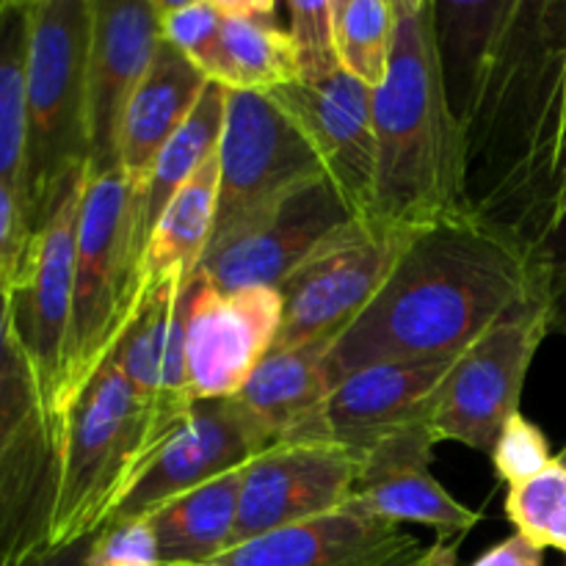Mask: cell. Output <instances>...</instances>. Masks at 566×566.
<instances>
[{
    "instance_id": "obj_28",
    "label": "cell",
    "mask_w": 566,
    "mask_h": 566,
    "mask_svg": "<svg viewBox=\"0 0 566 566\" xmlns=\"http://www.w3.org/2000/svg\"><path fill=\"white\" fill-rule=\"evenodd\" d=\"M31 0H0V182L20 191Z\"/></svg>"
},
{
    "instance_id": "obj_12",
    "label": "cell",
    "mask_w": 566,
    "mask_h": 566,
    "mask_svg": "<svg viewBox=\"0 0 566 566\" xmlns=\"http://www.w3.org/2000/svg\"><path fill=\"white\" fill-rule=\"evenodd\" d=\"M219 166L213 235L280 193L326 175L296 122L269 94L252 92L227 94Z\"/></svg>"
},
{
    "instance_id": "obj_32",
    "label": "cell",
    "mask_w": 566,
    "mask_h": 566,
    "mask_svg": "<svg viewBox=\"0 0 566 566\" xmlns=\"http://www.w3.org/2000/svg\"><path fill=\"white\" fill-rule=\"evenodd\" d=\"M287 33L296 48L298 77L337 66L332 0H287Z\"/></svg>"
},
{
    "instance_id": "obj_15",
    "label": "cell",
    "mask_w": 566,
    "mask_h": 566,
    "mask_svg": "<svg viewBox=\"0 0 566 566\" xmlns=\"http://www.w3.org/2000/svg\"><path fill=\"white\" fill-rule=\"evenodd\" d=\"M457 547L423 545L401 525L348 506L241 542L205 566H453Z\"/></svg>"
},
{
    "instance_id": "obj_22",
    "label": "cell",
    "mask_w": 566,
    "mask_h": 566,
    "mask_svg": "<svg viewBox=\"0 0 566 566\" xmlns=\"http://www.w3.org/2000/svg\"><path fill=\"white\" fill-rule=\"evenodd\" d=\"M208 86L210 77L199 66L171 44H160L153 66L130 97L119 130V171L138 193H144L155 160L186 125Z\"/></svg>"
},
{
    "instance_id": "obj_11",
    "label": "cell",
    "mask_w": 566,
    "mask_h": 566,
    "mask_svg": "<svg viewBox=\"0 0 566 566\" xmlns=\"http://www.w3.org/2000/svg\"><path fill=\"white\" fill-rule=\"evenodd\" d=\"M86 175L72 182L53 213L33 232L31 249L9 291V318L14 340L31 365L44 403L55 423L61 418L64 359L72 324V291H75V249Z\"/></svg>"
},
{
    "instance_id": "obj_36",
    "label": "cell",
    "mask_w": 566,
    "mask_h": 566,
    "mask_svg": "<svg viewBox=\"0 0 566 566\" xmlns=\"http://www.w3.org/2000/svg\"><path fill=\"white\" fill-rule=\"evenodd\" d=\"M542 553L536 545H531L525 536L514 534L509 539H503L501 545L490 547L481 558H475V564L470 566H542Z\"/></svg>"
},
{
    "instance_id": "obj_3",
    "label": "cell",
    "mask_w": 566,
    "mask_h": 566,
    "mask_svg": "<svg viewBox=\"0 0 566 566\" xmlns=\"http://www.w3.org/2000/svg\"><path fill=\"white\" fill-rule=\"evenodd\" d=\"M376 177L368 219L423 230L464 219V133L448 92L431 0H396L387 77L374 92Z\"/></svg>"
},
{
    "instance_id": "obj_1",
    "label": "cell",
    "mask_w": 566,
    "mask_h": 566,
    "mask_svg": "<svg viewBox=\"0 0 566 566\" xmlns=\"http://www.w3.org/2000/svg\"><path fill=\"white\" fill-rule=\"evenodd\" d=\"M451 103L468 213L525 260L566 340V0H503Z\"/></svg>"
},
{
    "instance_id": "obj_31",
    "label": "cell",
    "mask_w": 566,
    "mask_h": 566,
    "mask_svg": "<svg viewBox=\"0 0 566 566\" xmlns=\"http://www.w3.org/2000/svg\"><path fill=\"white\" fill-rule=\"evenodd\" d=\"M158 17L164 42L180 50L205 75H213L224 22L219 0H158Z\"/></svg>"
},
{
    "instance_id": "obj_38",
    "label": "cell",
    "mask_w": 566,
    "mask_h": 566,
    "mask_svg": "<svg viewBox=\"0 0 566 566\" xmlns=\"http://www.w3.org/2000/svg\"><path fill=\"white\" fill-rule=\"evenodd\" d=\"M556 462H558V464H562V468L566 470V448H564V451H562V453H558V457H556Z\"/></svg>"
},
{
    "instance_id": "obj_9",
    "label": "cell",
    "mask_w": 566,
    "mask_h": 566,
    "mask_svg": "<svg viewBox=\"0 0 566 566\" xmlns=\"http://www.w3.org/2000/svg\"><path fill=\"white\" fill-rule=\"evenodd\" d=\"M415 232L359 219L326 241L280 285L282 326L274 348L332 346L374 302Z\"/></svg>"
},
{
    "instance_id": "obj_8",
    "label": "cell",
    "mask_w": 566,
    "mask_h": 566,
    "mask_svg": "<svg viewBox=\"0 0 566 566\" xmlns=\"http://www.w3.org/2000/svg\"><path fill=\"white\" fill-rule=\"evenodd\" d=\"M365 219L326 175L280 193L210 238L197 274L221 293L276 287L326 241Z\"/></svg>"
},
{
    "instance_id": "obj_37",
    "label": "cell",
    "mask_w": 566,
    "mask_h": 566,
    "mask_svg": "<svg viewBox=\"0 0 566 566\" xmlns=\"http://www.w3.org/2000/svg\"><path fill=\"white\" fill-rule=\"evenodd\" d=\"M94 542H97V534L86 536L81 542H72L66 547H55V551L42 553V556L33 558L25 566H92Z\"/></svg>"
},
{
    "instance_id": "obj_30",
    "label": "cell",
    "mask_w": 566,
    "mask_h": 566,
    "mask_svg": "<svg viewBox=\"0 0 566 566\" xmlns=\"http://www.w3.org/2000/svg\"><path fill=\"white\" fill-rule=\"evenodd\" d=\"M506 517L520 536L539 551L556 547L566 553V470L553 462L536 479L512 486L506 495Z\"/></svg>"
},
{
    "instance_id": "obj_26",
    "label": "cell",
    "mask_w": 566,
    "mask_h": 566,
    "mask_svg": "<svg viewBox=\"0 0 566 566\" xmlns=\"http://www.w3.org/2000/svg\"><path fill=\"white\" fill-rule=\"evenodd\" d=\"M219 153L210 155L202 169L175 193L164 216L155 224L144 252V280L147 285L169 276L193 280L210 247L219 205Z\"/></svg>"
},
{
    "instance_id": "obj_2",
    "label": "cell",
    "mask_w": 566,
    "mask_h": 566,
    "mask_svg": "<svg viewBox=\"0 0 566 566\" xmlns=\"http://www.w3.org/2000/svg\"><path fill=\"white\" fill-rule=\"evenodd\" d=\"M531 304H545L525 260L484 224L423 227L374 302L326 352L332 381L387 363L462 357Z\"/></svg>"
},
{
    "instance_id": "obj_24",
    "label": "cell",
    "mask_w": 566,
    "mask_h": 566,
    "mask_svg": "<svg viewBox=\"0 0 566 566\" xmlns=\"http://www.w3.org/2000/svg\"><path fill=\"white\" fill-rule=\"evenodd\" d=\"M221 42L210 83L227 92L271 94L298 81L296 48L271 0H219Z\"/></svg>"
},
{
    "instance_id": "obj_29",
    "label": "cell",
    "mask_w": 566,
    "mask_h": 566,
    "mask_svg": "<svg viewBox=\"0 0 566 566\" xmlns=\"http://www.w3.org/2000/svg\"><path fill=\"white\" fill-rule=\"evenodd\" d=\"M332 25L337 64L376 92L390 66L396 0H332Z\"/></svg>"
},
{
    "instance_id": "obj_5",
    "label": "cell",
    "mask_w": 566,
    "mask_h": 566,
    "mask_svg": "<svg viewBox=\"0 0 566 566\" xmlns=\"http://www.w3.org/2000/svg\"><path fill=\"white\" fill-rule=\"evenodd\" d=\"M144 252L142 193L119 169L88 175L77 221L61 418L136 321L149 291Z\"/></svg>"
},
{
    "instance_id": "obj_34",
    "label": "cell",
    "mask_w": 566,
    "mask_h": 566,
    "mask_svg": "<svg viewBox=\"0 0 566 566\" xmlns=\"http://www.w3.org/2000/svg\"><path fill=\"white\" fill-rule=\"evenodd\" d=\"M92 566H164L147 520H111L94 542Z\"/></svg>"
},
{
    "instance_id": "obj_17",
    "label": "cell",
    "mask_w": 566,
    "mask_h": 566,
    "mask_svg": "<svg viewBox=\"0 0 566 566\" xmlns=\"http://www.w3.org/2000/svg\"><path fill=\"white\" fill-rule=\"evenodd\" d=\"M459 357L387 363L357 370L332 387L318 409L285 442H329L365 453L381 437L429 418L434 392Z\"/></svg>"
},
{
    "instance_id": "obj_33",
    "label": "cell",
    "mask_w": 566,
    "mask_h": 566,
    "mask_svg": "<svg viewBox=\"0 0 566 566\" xmlns=\"http://www.w3.org/2000/svg\"><path fill=\"white\" fill-rule=\"evenodd\" d=\"M490 457L497 479L506 481L509 486H520L536 479L556 462L551 446H547V437L520 412L506 420Z\"/></svg>"
},
{
    "instance_id": "obj_16",
    "label": "cell",
    "mask_w": 566,
    "mask_h": 566,
    "mask_svg": "<svg viewBox=\"0 0 566 566\" xmlns=\"http://www.w3.org/2000/svg\"><path fill=\"white\" fill-rule=\"evenodd\" d=\"M318 155L326 177L368 219L374 202V88L340 64L304 75L269 94Z\"/></svg>"
},
{
    "instance_id": "obj_20",
    "label": "cell",
    "mask_w": 566,
    "mask_h": 566,
    "mask_svg": "<svg viewBox=\"0 0 566 566\" xmlns=\"http://www.w3.org/2000/svg\"><path fill=\"white\" fill-rule=\"evenodd\" d=\"M260 453L232 398L197 401L180 429L155 451L114 520L147 517L171 497L241 470Z\"/></svg>"
},
{
    "instance_id": "obj_25",
    "label": "cell",
    "mask_w": 566,
    "mask_h": 566,
    "mask_svg": "<svg viewBox=\"0 0 566 566\" xmlns=\"http://www.w3.org/2000/svg\"><path fill=\"white\" fill-rule=\"evenodd\" d=\"M243 468L171 497L164 506L149 512L164 566H205L232 547L241 503Z\"/></svg>"
},
{
    "instance_id": "obj_13",
    "label": "cell",
    "mask_w": 566,
    "mask_h": 566,
    "mask_svg": "<svg viewBox=\"0 0 566 566\" xmlns=\"http://www.w3.org/2000/svg\"><path fill=\"white\" fill-rule=\"evenodd\" d=\"M282 326L276 287L221 293L193 276L186 315V363L193 401L232 398L274 348Z\"/></svg>"
},
{
    "instance_id": "obj_4",
    "label": "cell",
    "mask_w": 566,
    "mask_h": 566,
    "mask_svg": "<svg viewBox=\"0 0 566 566\" xmlns=\"http://www.w3.org/2000/svg\"><path fill=\"white\" fill-rule=\"evenodd\" d=\"M92 0H31L20 197L36 232L88 171Z\"/></svg>"
},
{
    "instance_id": "obj_19",
    "label": "cell",
    "mask_w": 566,
    "mask_h": 566,
    "mask_svg": "<svg viewBox=\"0 0 566 566\" xmlns=\"http://www.w3.org/2000/svg\"><path fill=\"white\" fill-rule=\"evenodd\" d=\"M434 446L429 418L381 437L374 448L359 453L348 506L385 523L429 525L440 534V542L459 545L481 523V514L459 503L431 475Z\"/></svg>"
},
{
    "instance_id": "obj_21",
    "label": "cell",
    "mask_w": 566,
    "mask_h": 566,
    "mask_svg": "<svg viewBox=\"0 0 566 566\" xmlns=\"http://www.w3.org/2000/svg\"><path fill=\"white\" fill-rule=\"evenodd\" d=\"M193 280L169 276L149 285L136 321L116 346L114 357L136 398L177 431L193 409L186 363V315Z\"/></svg>"
},
{
    "instance_id": "obj_23",
    "label": "cell",
    "mask_w": 566,
    "mask_h": 566,
    "mask_svg": "<svg viewBox=\"0 0 566 566\" xmlns=\"http://www.w3.org/2000/svg\"><path fill=\"white\" fill-rule=\"evenodd\" d=\"M326 352L329 346L271 348L247 385L232 396L260 453L285 442L332 392L335 381Z\"/></svg>"
},
{
    "instance_id": "obj_14",
    "label": "cell",
    "mask_w": 566,
    "mask_h": 566,
    "mask_svg": "<svg viewBox=\"0 0 566 566\" xmlns=\"http://www.w3.org/2000/svg\"><path fill=\"white\" fill-rule=\"evenodd\" d=\"M359 457L329 442H280L243 468L232 547L348 509Z\"/></svg>"
},
{
    "instance_id": "obj_10",
    "label": "cell",
    "mask_w": 566,
    "mask_h": 566,
    "mask_svg": "<svg viewBox=\"0 0 566 566\" xmlns=\"http://www.w3.org/2000/svg\"><path fill=\"white\" fill-rule=\"evenodd\" d=\"M547 335V307L531 304L475 340L434 392L429 426L437 442L492 453L506 420L520 412L531 363Z\"/></svg>"
},
{
    "instance_id": "obj_6",
    "label": "cell",
    "mask_w": 566,
    "mask_h": 566,
    "mask_svg": "<svg viewBox=\"0 0 566 566\" xmlns=\"http://www.w3.org/2000/svg\"><path fill=\"white\" fill-rule=\"evenodd\" d=\"M175 431L142 403L111 354L64 418V468L50 551L99 534Z\"/></svg>"
},
{
    "instance_id": "obj_18",
    "label": "cell",
    "mask_w": 566,
    "mask_h": 566,
    "mask_svg": "<svg viewBox=\"0 0 566 566\" xmlns=\"http://www.w3.org/2000/svg\"><path fill=\"white\" fill-rule=\"evenodd\" d=\"M160 44L158 0H92L88 175L119 169L122 119Z\"/></svg>"
},
{
    "instance_id": "obj_35",
    "label": "cell",
    "mask_w": 566,
    "mask_h": 566,
    "mask_svg": "<svg viewBox=\"0 0 566 566\" xmlns=\"http://www.w3.org/2000/svg\"><path fill=\"white\" fill-rule=\"evenodd\" d=\"M33 230L28 224L22 197L14 186L0 182V291H11L31 249Z\"/></svg>"
},
{
    "instance_id": "obj_27",
    "label": "cell",
    "mask_w": 566,
    "mask_h": 566,
    "mask_svg": "<svg viewBox=\"0 0 566 566\" xmlns=\"http://www.w3.org/2000/svg\"><path fill=\"white\" fill-rule=\"evenodd\" d=\"M227 88L219 83H210L199 97L197 108L186 119V125L171 136L164 153L158 155L149 175L147 188L142 193V238L144 247L153 238L155 224L164 216L166 205L175 199V193L202 169L210 155L219 153L221 133L227 119Z\"/></svg>"
},
{
    "instance_id": "obj_7",
    "label": "cell",
    "mask_w": 566,
    "mask_h": 566,
    "mask_svg": "<svg viewBox=\"0 0 566 566\" xmlns=\"http://www.w3.org/2000/svg\"><path fill=\"white\" fill-rule=\"evenodd\" d=\"M61 468L64 429L14 340L9 291H0V566H25L50 551Z\"/></svg>"
}]
</instances>
